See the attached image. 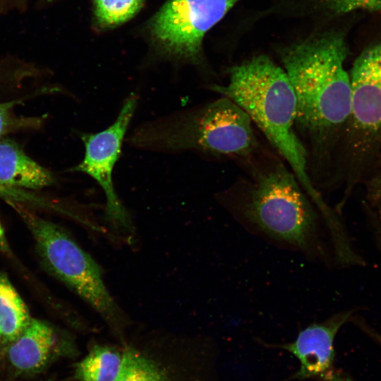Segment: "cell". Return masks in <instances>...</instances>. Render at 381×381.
Instances as JSON below:
<instances>
[{
	"label": "cell",
	"mask_w": 381,
	"mask_h": 381,
	"mask_svg": "<svg viewBox=\"0 0 381 381\" xmlns=\"http://www.w3.org/2000/svg\"><path fill=\"white\" fill-rule=\"evenodd\" d=\"M238 167L244 175L217 196L233 219L277 246L335 266L322 217L284 161L263 145Z\"/></svg>",
	"instance_id": "cell-1"
},
{
	"label": "cell",
	"mask_w": 381,
	"mask_h": 381,
	"mask_svg": "<svg viewBox=\"0 0 381 381\" xmlns=\"http://www.w3.org/2000/svg\"><path fill=\"white\" fill-rule=\"evenodd\" d=\"M346 56L344 38L338 33L305 40L282 55L296 97V131L308 153L309 176L320 191L333 186L351 111Z\"/></svg>",
	"instance_id": "cell-2"
},
{
	"label": "cell",
	"mask_w": 381,
	"mask_h": 381,
	"mask_svg": "<svg viewBox=\"0 0 381 381\" xmlns=\"http://www.w3.org/2000/svg\"><path fill=\"white\" fill-rule=\"evenodd\" d=\"M210 89L237 104L295 174L326 222L336 212L312 183L308 153L296 131V102L284 68L267 56H254L229 71L225 85Z\"/></svg>",
	"instance_id": "cell-3"
},
{
	"label": "cell",
	"mask_w": 381,
	"mask_h": 381,
	"mask_svg": "<svg viewBox=\"0 0 381 381\" xmlns=\"http://www.w3.org/2000/svg\"><path fill=\"white\" fill-rule=\"evenodd\" d=\"M127 141L140 150L193 152L238 166L264 145L247 113L224 96L141 124Z\"/></svg>",
	"instance_id": "cell-4"
},
{
	"label": "cell",
	"mask_w": 381,
	"mask_h": 381,
	"mask_svg": "<svg viewBox=\"0 0 381 381\" xmlns=\"http://www.w3.org/2000/svg\"><path fill=\"white\" fill-rule=\"evenodd\" d=\"M351 111L339 152L335 183L347 202L381 150V40L366 47L349 72Z\"/></svg>",
	"instance_id": "cell-5"
},
{
	"label": "cell",
	"mask_w": 381,
	"mask_h": 381,
	"mask_svg": "<svg viewBox=\"0 0 381 381\" xmlns=\"http://www.w3.org/2000/svg\"><path fill=\"white\" fill-rule=\"evenodd\" d=\"M16 208L48 271L120 333L127 323L126 318L109 292L99 265L62 227L24 208Z\"/></svg>",
	"instance_id": "cell-6"
},
{
	"label": "cell",
	"mask_w": 381,
	"mask_h": 381,
	"mask_svg": "<svg viewBox=\"0 0 381 381\" xmlns=\"http://www.w3.org/2000/svg\"><path fill=\"white\" fill-rule=\"evenodd\" d=\"M240 0H168L154 16L150 30L171 56L197 61L205 34Z\"/></svg>",
	"instance_id": "cell-7"
},
{
	"label": "cell",
	"mask_w": 381,
	"mask_h": 381,
	"mask_svg": "<svg viewBox=\"0 0 381 381\" xmlns=\"http://www.w3.org/2000/svg\"><path fill=\"white\" fill-rule=\"evenodd\" d=\"M137 104L138 97L131 94L111 126L98 133L81 135L85 155L74 168L75 171L84 173L97 182L106 198V219L114 229L126 231L133 227L131 219L116 193L113 171Z\"/></svg>",
	"instance_id": "cell-8"
},
{
	"label": "cell",
	"mask_w": 381,
	"mask_h": 381,
	"mask_svg": "<svg viewBox=\"0 0 381 381\" xmlns=\"http://www.w3.org/2000/svg\"><path fill=\"white\" fill-rule=\"evenodd\" d=\"M357 311L356 308H350L337 312L327 319L311 323L300 330L294 341L272 346L282 349L296 358L299 369L295 378L322 380L333 370L334 340L337 333Z\"/></svg>",
	"instance_id": "cell-9"
},
{
	"label": "cell",
	"mask_w": 381,
	"mask_h": 381,
	"mask_svg": "<svg viewBox=\"0 0 381 381\" xmlns=\"http://www.w3.org/2000/svg\"><path fill=\"white\" fill-rule=\"evenodd\" d=\"M7 355L12 366L23 373L39 372L59 351L71 344L60 338L49 323L32 318L25 329L9 343Z\"/></svg>",
	"instance_id": "cell-10"
},
{
	"label": "cell",
	"mask_w": 381,
	"mask_h": 381,
	"mask_svg": "<svg viewBox=\"0 0 381 381\" xmlns=\"http://www.w3.org/2000/svg\"><path fill=\"white\" fill-rule=\"evenodd\" d=\"M53 176L13 141L0 138V188L40 189L52 184Z\"/></svg>",
	"instance_id": "cell-11"
},
{
	"label": "cell",
	"mask_w": 381,
	"mask_h": 381,
	"mask_svg": "<svg viewBox=\"0 0 381 381\" xmlns=\"http://www.w3.org/2000/svg\"><path fill=\"white\" fill-rule=\"evenodd\" d=\"M29 310L8 276L0 272V333L10 343L30 322Z\"/></svg>",
	"instance_id": "cell-12"
},
{
	"label": "cell",
	"mask_w": 381,
	"mask_h": 381,
	"mask_svg": "<svg viewBox=\"0 0 381 381\" xmlns=\"http://www.w3.org/2000/svg\"><path fill=\"white\" fill-rule=\"evenodd\" d=\"M123 355L109 346L95 345L75 366L79 381H115L122 364Z\"/></svg>",
	"instance_id": "cell-13"
},
{
	"label": "cell",
	"mask_w": 381,
	"mask_h": 381,
	"mask_svg": "<svg viewBox=\"0 0 381 381\" xmlns=\"http://www.w3.org/2000/svg\"><path fill=\"white\" fill-rule=\"evenodd\" d=\"M115 381H169L152 360L133 348L123 353L120 372Z\"/></svg>",
	"instance_id": "cell-14"
},
{
	"label": "cell",
	"mask_w": 381,
	"mask_h": 381,
	"mask_svg": "<svg viewBox=\"0 0 381 381\" xmlns=\"http://www.w3.org/2000/svg\"><path fill=\"white\" fill-rule=\"evenodd\" d=\"M94 16L102 28L120 25L134 17L145 0H93Z\"/></svg>",
	"instance_id": "cell-15"
},
{
	"label": "cell",
	"mask_w": 381,
	"mask_h": 381,
	"mask_svg": "<svg viewBox=\"0 0 381 381\" xmlns=\"http://www.w3.org/2000/svg\"><path fill=\"white\" fill-rule=\"evenodd\" d=\"M332 11L339 15L353 11H381V0H328Z\"/></svg>",
	"instance_id": "cell-16"
},
{
	"label": "cell",
	"mask_w": 381,
	"mask_h": 381,
	"mask_svg": "<svg viewBox=\"0 0 381 381\" xmlns=\"http://www.w3.org/2000/svg\"><path fill=\"white\" fill-rule=\"evenodd\" d=\"M18 101L0 102V138L12 130L23 127L29 123H25V119H19L13 111Z\"/></svg>",
	"instance_id": "cell-17"
},
{
	"label": "cell",
	"mask_w": 381,
	"mask_h": 381,
	"mask_svg": "<svg viewBox=\"0 0 381 381\" xmlns=\"http://www.w3.org/2000/svg\"><path fill=\"white\" fill-rule=\"evenodd\" d=\"M25 2L26 0H0V14L22 9L25 6Z\"/></svg>",
	"instance_id": "cell-18"
},
{
	"label": "cell",
	"mask_w": 381,
	"mask_h": 381,
	"mask_svg": "<svg viewBox=\"0 0 381 381\" xmlns=\"http://www.w3.org/2000/svg\"><path fill=\"white\" fill-rule=\"evenodd\" d=\"M0 251L4 253H10V247L8 246L4 230L0 222Z\"/></svg>",
	"instance_id": "cell-19"
},
{
	"label": "cell",
	"mask_w": 381,
	"mask_h": 381,
	"mask_svg": "<svg viewBox=\"0 0 381 381\" xmlns=\"http://www.w3.org/2000/svg\"><path fill=\"white\" fill-rule=\"evenodd\" d=\"M55 0H40V1L42 2V4H51L52 3L53 1H54Z\"/></svg>",
	"instance_id": "cell-20"
},
{
	"label": "cell",
	"mask_w": 381,
	"mask_h": 381,
	"mask_svg": "<svg viewBox=\"0 0 381 381\" xmlns=\"http://www.w3.org/2000/svg\"><path fill=\"white\" fill-rule=\"evenodd\" d=\"M1 333H0V341H1Z\"/></svg>",
	"instance_id": "cell-21"
},
{
	"label": "cell",
	"mask_w": 381,
	"mask_h": 381,
	"mask_svg": "<svg viewBox=\"0 0 381 381\" xmlns=\"http://www.w3.org/2000/svg\"><path fill=\"white\" fill-rule=\"evenodd\" d=\"M380 344H381V341H380Z\"/></svg>",
	"instance_id": "cell-22"
}]
</instances>
